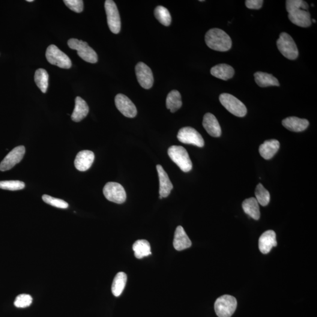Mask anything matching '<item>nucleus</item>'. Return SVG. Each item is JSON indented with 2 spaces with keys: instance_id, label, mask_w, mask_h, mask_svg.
<instances>
[{
  "instance_id": "1",
  "label": "nucleus",
  "mask_w": 317,
  "mask_h": 317,
  "mask_svg": "<svg viewBox=\"0 0 317 317\" xmlns=\"http://www.w3.org/2000/svg\"><path fill=\"white\" fill-rule=\"evenodd\" d=\"M308 9L309 5L303 0L286 1V10L290 22L301 27L307 28L312 25L311 15Z\"/></svg>"
},
{
  "instance_id": "2",
  "label": "nucleus",
  "mask_w": 317,
  "mask_h": 317,
  "mask_svg": "<svg viewBox=\"0 0 317 317\" xmlns=\"http://www.w3.org/2000/svg\"><path fill=\"white\" fill-rule=\"evenodd\" d=\"M205 42L211 49L217 52H227L232 46L229 35L219 28H213L208 31L205 35Z\"/></svg>"
},
{
  "instance_id": "3",
  "label": "nucleus",
  "mask_w": 317,
  "mask_h": 317,
  "mask_svg": "<svg viewBox=\"0 0 317 317\" xmlns=\"http://www.w3.org/2000/svg\"><path fill=\"white\" fill-rule=\"evenodd\" d=\"M169 157L184 172H189L192 169V162L186 149L181 146H172L167 151Z\"/></svg>"
},
{
  "instance_id": "4",
  "label": "nucleus",
  "mask_w": 317,
  "mask_h": 317,
  "mask_svg": "<svg viewBox=\"0 0 317 317\" xmlns=\"http://www.w3.org/2000/svg\"><path fill=\"white\" fill-rule=\"evenodd\" d=\"M277 46L283 56L290 60H294L298 56L297 45L294 40L286 32L281 33L277 41Z\"/></svg>"
},
{
  "instance_id": "5",
  "label": "nucleus",
  "mask_w": 317,
  "mask_h": 317,
  "mask_svg": "<svg viewBox=\"0 0 317 317\" xmlns=\"http://www.w3.org/2000/svg\"><path fill=\"white\" fill-rule=\"evenodd\" d=\"M69 47L77 51L78 55L83 60L95 64L98 61V55L95 51L88 46L87 43L76 38H71L68 41Z\"/></svg>"
},
{
  "instance_id": "6",
  "label": "nucleus",
  "mask_w": 317,
  "mask_h": 317,
  "mask_svg": "<svg viewBox=\"0 0 317 317\" xmlns=\"http://www.w3.org/2000/svg\"><path fill=\"white\" fill-rule=\"evenodd\" d=\"M219 100L222 106L233 115L238 117H244L247 114L246 106L234 96L223 93L220 95Z\"/></svg>"
},
{
  "instance_id": "7",
  "label": "nucleus",
  "mask_w": 317,
  "mask_h": 317,
  "mask_svg": "<svg viewBox=\"0 0 317 317\" xmlns=\"http://www.w3.org/2000/svg\"><path fill=\"white\" fill-rule=\"evenodd\" d=\"M237 305V300L234 297L224 295L215 302V312L219 317H231L235 312Z\"/></svg>"
},
{
  "instance_id": "8",
  "label": "nucleus",
  "mask_w": 317,
  "mask_h": 317,
  "mask_svg": "<svg viewBox=\"0 0 317 317\" xmlns=\"http://www.w3.org/2000/svg\"><path fill=\"white\" fill-rule=\"evenodd\" d=\"M46 55L47 61L52 65L64 69L71 67L72 62L70 58L55 45H51L47 48Z\"/></svg>"
},
{
  "instance_id": "9",
  "label": "nucleus",
  "mask_w": 317,
  "mask_h": 317,
  "mask_svg": "<svg viewBox=\"0 0 317 317\" xmlns=\"http://www.w3.org/2000/svg\"><path fill=\"white\" fill-rule=\"evenodd\" d=\"M103 193L106 198L110 202L122 204L127 199V193L121 184L116 182H108L104 186Z\"/></svg>"
},
{
  "instance_id": "10",
  "label": "nucleus",
  "mask_w": 317,
  "mask_h": 317,
  "mask_svg": "<svg viewBox=\"0 0 317 317\" xmlns=\"http://www.w3.org/2000/svg\"><path fill=\"white\" fill-rule=\"evenodd\" d=\"M105 8L110 31L113 34H118L121 30V23L117 6L112 0H106L105 2Z\"/></svg>"
},
{
  "instance_id": "11",
  "label": "nucleus",
  "mask_w": 317,
  "mask_h": 317,
  "mask_svg": "<svg viewBox=\"0 0 317 317\" xmlns=\"http://www.w3.org/2000/svg\"><path fill=\"white\" fill-rule=\"evenodd\" d=\"M177 137L179 141L185 144L193 145L202 148L205 145L204 140L198 132L191 127H184L179 130Z\"/></svg>"
},
{
  "instance_id": "12",
  "label": "nucleus",
  "mask_w": 317,
  "mask_h": 317,
  "mask_svg": "<svg viewBox=\"0 0 317 317\" xmlns=\"http://www.w3.org/2000/svg\"><path fill=\"white\" fill-rule=\"evenodd\" d=\"M25 153L26 148L24 146H17L13 149L0 163V170L4 172L13 168L22 160Z\"/></svg>"
},
{
  "instance_id": "13",
  "label": "nucleus",
  "mask_w": 317,
  "mask_h": 317,
  "mask_svg": "<svg viewBox=\"0 0 317 317\" xmlns=\"http://www.w3.org/2000/svg\"><path fill=\"white\" fill-rule=\"evenodd\" d=\"M135 72L140 85L146 89L151 88L154 82L151 69L143 62H139L136 66Z\"/></svg>"
},
{
  "instance_id": "14",
  "label": "nucleus",
  "mask_w": 317,
  "mask_h": 317,
  "mask_svg": "<svg viewBox=\"0 0 317 317\" xmlns=\"http://www.w3.org/2000/svg\"><path fill=\"white\" fill-rule=\"evenodd\" d=\"M115 103L119 112L126 117L133 118L136 116V107L126 95L122 94H118L116 96Z\"/></svg>"
},
{
  "instance_id": "15",
  "label": "nucleus",
  "mask_w": 317,
  "mask_h": 317,
  "mask_svg": "<svg viewBox=\"0 0 317 317\" xmlns=\"http://www.w3.org/2000/svg\"><path fill=\"white\" fill-rule=\"evenodd\" d=\"M94 158V152L88 150L80 151L77 155L74 165L80 172L86 171L93 164Z\"/></svg>"
},
{
  "instance_id": "16",
  "label": "nucleus",
  "mask_w": 317,
  "mask_h": 317,
  "mask_svg": "<svg viewBox=\"0 0 317 317\" xmlns=\"http://www.w3.org/2000/svg\"><path fill=\"white\" fill-rule=\"evenodd\" d=\"M157 169L159 179V199H161L169 195L173 186L163 167L158 164Z\"/></svg>"
},
{
  "instance_id": "17",
  "label": "nucleus",
  "mask_w": 317,
  "mask_h": 317,
  "mask_svg": "<svg viewBox=\"0 0 317 317\" xmlns=\"http://www.w3.org/2000/svg\"><path fill=\"white\" fill-rule=\"evenodd\" d=\"M277 245L276 234L273 230H267L260 236L259 247L263 254H268Z\"/></svg>"
},
{
  "instance_id": "18",
  "label": "nucleus",
  "mask_w": 317,
  "mask_h": 317,
  "mask_svg": "<svg viewBox=\"0 0 317 317\" xmlns=\"http://www.w3.org/2000/svg\"><path fill=\"white\" fill-rule=\"evenodd\" d=\"M203 126L211 136L218 137L222 134L219 122L215 116L211 113H206L203 117Z\"/></svg>"
},
{
  "instance_id": "19",
  "label": "nucleus",
  "mask_w": 317,
  "mask_h": 317,
  "mask_svg": "<svg viewBox=\"0 0 317 317\" xmlns=\"http://www.w3.org/2000/svg\"><path fill=\"white\" fill-rule=\"evenodd\" d=\"M173 246L178 251H182L189 248L191 246V241L185 232L183 227L179 226L176 228L175 233Z\"/></svg>"
},
{
  "instance_id": "20",
  "label": "nucleus",
  "mask_w": 317,
  "mask_h": 317,
  "mask_svg": "<svg viewBox=\"0 0 317 317\" xmlns=\"http://www.w3.org/2000/svg\"><path fill=\"white\" fill-rule=\"evenodd\" d=\"M282 124L287 130L299 132L304 131L309 127V122L305 119H300L295 116H290L282 121Z\"/></svg>"
},
{
  "instance_id": "21",
  "label": "nucleus",
  "mask_w": 317,
  "mask_h": 317,
  "mask_svg": "<svg viewBox=\"0 0 317 317\" xmlns=\"http://www.w3.org/2000/svg\"><path fill=\"white\" fill-rule=\"evenodd\" d=\"M280 142L276 139L265 140L260 145L259 152L261 156L266 160L270 159L277 153L280 148Z\"/></svg>"
},
{
  "instance_id": "22",
  "label": "nucleus",
  "mask_w": 317,
  "mask_h": 317,
  "mask_svg": "<svg viewBox=\"0 0 317 317\" xmlns=\"http://www.w3.org/2000/svg\"><path fill=\"white\" fill-rule=\"evenodd\" d=\"M89 113V107L82 98L77 97L76 99V106L71 115V119L74 122H79L84 119Z\"/></svg>"
},
{
  "instance_id": "23",
  "label": "nucleus",
  "mask_w": 317,
  "mask_h": 317,
  "mask_svg": "<svg viewBox=\"0 0 317 317\" xmlns=\"http://www.w3.org/2000/svg\"><path fill=\"white\" fill-rule=\"evenodd\" d=\"M211 73L212 76L220 79L227 80L234 76V69L229 65L220 64L211 68Z\"/></svg>"
},
{
  "instance_id": "24",
  "label": "nucleus",
  "mask_w": 317,
  "mask_h": 317,
  "mask_svg": "<svg viewBox=\"0 0 317 317\" xmlns=\"http://www.w3.org/2000/svg\"><path fill=\"white\" fill-rule=\"evenodd\" d=\"M255 81L260 87H268L270 86H280L279 80L273 75L257 72L254 75Z\"/></svg>"
},
{
  "instance_id": "25",
  "label": "nucleus",
  "mask_w": 317,
  "mask_h": 317,
  "mask_svg": "<svg viewBox=\"0 0 317 317\" xmlns=\"http://www.w3.org/2000/svg\"><path fill=\"white\" fill-rule=\"evenodd\" d=\"M243 211L253 219L258 220L260 217V208L258 202L256 198L251 197L244 200L242 204Z\"/></svg>"
},
{
  "instance_id": "26",
  "label": "nucleus",
  "mask_w": 317,
  "mask_h": 317,
  "mask_svg": "<svg viewBox=\"0 0 317 317\" xmlns=\"http://www.w3.org/2000/svg\"><path fill=\"white\" fill-rule=\"evenodd\" d=\"M182 106L181 95L179 92L173 90L170 92L166 98V107L172 113H174Z\"/></svg>"
},
{
  "instance_id": "27",
  "label": "nucleus",
  "mask_w": 317,
  "mask_h": 317,
  "mask_svg": "<svg viewBox=\"0 0 317 317\" xmlns=\"http://www.w3.org/2000/svg\"><path fill=\"white\" fill-rule=\"evenodd\" d=\"M134 256L137 259H142L151 254V246L149 242L145 240H139L133 245Z\"/></svg>"
},
{
  "instance_id": "28",
  "label": "nucleus",
  "mask_w": 317,
  "mask_h": 317,
  "mask_svg": "<svg viewBox=\"0 0 317 317\" xmlns=\"http://www.w3.org/2000/svg\"><path fill=\"white\" fill-rule=\"evenodd\" d=\"M127 281V276L124 272H119L116 275L112 285V294L115 297H119L122 294L126 286Z\"/></svg>"
},
{
  "instance_id": "29",
  "label": "nucleus",
  "mask_w": 317,
  "mask_h": 317,
  "mask_svg": "<svg viewBox=\"0 0 317 317\" xmlns=\"http://www.w3.org/2000/svg\"><path fill=\"white\" fill-rule=\"evenodd\" d=\"M36 84L43 93H46L49 87V76L46 70L40 68L36 71L34 76Z\"/></svg>"
},
{
  "instance_id": "30",
  "label": "nucleus",
  "mask_w": 317,
  "mask_h": 317,
  "mask_svg": "<svg viewBox=\"0 0 317 317\" xmlns=\"http://www.w3.org/2000/svg\"><path fill=\"white\" fill-rule=\"evenodd\" d=\"M154 14L155 17L161 25L164 26H170L172 22V18L167 8L163 6H158L155 8Z\"/></svg>"
},
{
  "instance_id": "31",
  "label": "nucleus",
  "mask_w": 317,
  "mask_h": 317,
  "mask_svg": "<svg viewBox=\"0 0 317 317\" xmlns=\"http://www.w3.org/2000/svg\"><path fill=\"white\" fill-rule=\"evenodd\" d=\"M256 199L260 205L266 206L270 200V194L261 184L257 185L255 190Z\"/></svg>"
},
{
  "instance_id": "32",
  "label": "nucleus",
  "mask_w": 317,
  "mask_h": 317,
  "mask_svg": "<svg viewBox=\"0 0 317 317\" xmlns=\"http://www.w3.org/2000/svg\"><path fill=\"white\" fill-rule=\"evenodd\" d=\"M26 186L23 182L19 181H0V189L16 191L22 190Z\"/></svg>"
},
{
  "instance_id": "33",
  "label": "nucleus",
  "mask_w": 317,
  "mask_h": 317,
  "mask_svg": "<svg viewBox=\"0 0 317 317\" xmlns=\"http://www.w3.org/2000/svg\"><path fill=\"white\" fill-rule=\"evenodd\" d=\"M42 198H43V201L45 203L53 206V207L65 209H67L69 206L68 203L64 201V200L55 198V197L47 195V194H44V195L42 197Z\"/></svg>"
},
{
  "instance_id": "34",
  "label": "nucleus",
  "mask_w": 317,
  "mask_h": 317,
  "mask_svg": "<svg viewBox=\"0 0 317 317\" xmlns=\"http://www.w3.org/2000/svg\"><path fill=\"white\" fill-rule=\"evenodd\" d=\"M32 298L30 295L23 294L18 295L14 301V306L17 308L28 307L32 304Z\"/></svg>"
},
{
  "instance_id": "35",
  "label": "nucleus",
  "mask_w": 317,
  "mask_h": 317,
  "mask_svg": "<svg viewBox=\"0 0 317 317\" xmlns=\"http://www.w3.org/2000/svg\"><path fill=\"white\" fill-rule=\"evenodd\" d=\"M64 2L69 8L76 13H81L83 10V2L82 0H64Z\"/></svg>"
},
{
  "instance_id": "36",
  "label": "nucleus",
  "mask_w": 317,
  "mask_h": 317,
  "mask_svg": "<svg viewBox=\"0 0 317 317\" xmlns=\"http://www.w3.org/2000/svg\"><path fill=\"white\" fill-rule=\"evenodd\" d=\"M245 4L248 8L259 10L262 7L263 1L262 0H247Z\"/></svg>"
},
{
  "instance_id": "37",
  "label": "nucleus",
  "mask_w": 317,
  "mask_h": 317,
  "mask_svg": "<svg viewBox=\"0 0 317 317\" xmlns=\"http://www.w3.org/2000/svg\"><path fill=\"white\" fill-rule=\"evenodd\" d=\"M26 1H27V2H33L34 1H33V0H26Z\"/></svg>"
},
{
  "instance_id": "38",
  "label": "nucleus",
  "mask_w": 317,
  "mask_h": 317,
  "mask_svg": "<svg viewBox=\"0 0 317 317\" xmlns=\"http://www.w3.org/2000/svg\"><path fill=\"white\" fill-rule=\"evenodd\" d=\"M313 22L316 23V21L315 20H313Z\"/></svg>"
}]
</instances>
